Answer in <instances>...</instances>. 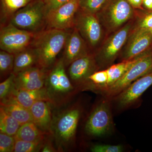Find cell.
Segmentation results:
<instances>
[{
    "mask_svg": "<svg viewBox=\"0 0 152 152\" xmlns=\"http://www.w3.org/2000/svg\"><path fill=\"white\" fill-rule=\"evenodd\" d=\"M62 58L57 60L47 73L44 88L49 102L53 107L61 108L67 105L80 91L72 83L66 73Z\"/></svg>",
    "mask_w": 152,
    "mask_h": 152,
    "instance_id": "cell-1",
    "label": "cell"
},
{
    "mask_svg": "<svg viewBox=\"0 0 152 152\" xmlns=\"http://www.w3.org/2000/svg\"><path fill=\"white\" fill-rule=\"evenodd\" d=\"M81 113L80 107L73 104L53 114L51 134L58 152L66 151L72 146Z\"/></svg>",
    "mask_w": 152,
    "mask_h": 152,
    "instance_id": "cell-2",
    "label": "cell"
},
{
    "mask_svg": "<svg viewBox=\"0 0 152 152\" xmlns=\"http://www.w3.org/2000/svg\"><path fill=\"white\" fill-rule=\"evenodd\" d=\"M69 31L48 28L35 34L30 46L37 53L39 66L48 70L53 66L64 48Z\"/></svg>",
    "mask_w": 152,
    "mask_h": 152,
    "instance_id": "cell-3",
    "label": "cell"
},
{
    "mask_svg": "<svg viewBox=\"0 0 152 152\" xmlns=\"http://www.w3.org/2000/svg\"><path fill=\"white\" fill-rule=\"evenodd\" d=\"M134 19L119 29L106 36L99 48L94 53L100 70L109 67L119 57L132 29Z\"/></svg>",
    "mask_w": 152,
    "mask_h": 152,
    "instance_id": "cell-4",
    "label": "cell"
},
{
    "mask_svg": "<svg viewBox=\"0 0 152 152\" xmlns=\"http://www.w3.org/2000/svg\"><path fill=\"white\" fill-rule=\"evenodd\" d=\"M135 14V9L127 0H109L96 15L107 36L133 20Z\"/></svg>",
    "mask_w": 152,
    "mask_h": 152,
    "instance_id": "cell-5",
    "label": "cell"
},
{
    "mask_svg": "<svg viewBox=\"0 0 152 152\" xmlns=\"http://www.w3.org/2000/svg\"><path fill=\"white\" fill-rule=\"evenodd\" d=\"M47 16L43 0H35L15 13L9 23L21 29L37 34L47 25Z\"/></svg>",
    "mask_w": 152,
    "mask_h": 152,
    "instance_id": "cell-6",
    "label": "cell"
},
{
    "mask_svg": "<svg viewBox=\"0 0 152 152\" xmlns=\"http://www.w3.org/2000/svg\"><path fill=\"white\" fill-rule=\"evenodd\" d=\"M74 28L77 30L93 53L99 48L106 37L96 15L79 9L75 17Z\"/></svg>",
    "mask_w": 152,
    "mask_h": 152,
    "instance_id": "cell-7",
    "label": "cell"
},
{
    "mask_svg": "<svg viewBox=\"0 0 152 152\" xmlns=\"http://www.w3.org/2000/svg\"><path fill=\"white\" fill-rule=\"evenodd\" d=\"M152 69V50L139 57L124 75L102 94L110 100L122 92L142 76Z\"/></svg>",
    "mask_w": 152,
    "mask_h": 152,
    "instance_id": "cell-8",
    "label": "cell"
},
{
    "mask_svg": "<svg viewBox=\"0 0 152 152\" xmlns=\"http://www.w3.org/2000/svg\"><path fill=\"white\" fill-rule=\"evenodd\" d=\"M35 35L10 23L3 25L0 30V48L1 50L16 54L31 46Z\"/></svg>",
    "mask_w": 152,
    "mask_h": 152,
    "instance_id": "cell-9",
    "label": "cell"
},
{
    "mask_svg": "<svg viewBox=\"0 0 152 152\" xmlns=\"http://www.w3.org/2000/svg\"><path fill=\"white\" fill-rule=\"evenodd\" d=\"M108 100L98 104L90 114L85 125L87 134L94 137H102L111 131L113 123Z\"/></svg>",
    "mask_w": 152,
    "mask_h": 152,
    "instance_id": "cell-10",
    "label": "cell"
},
{
    "mask_svg": "<svg viewBox=\"0 0 152 152\" xmlns=\"http://www.w3.org/2000/svg\"><path fill=\"white\" fill-rule=\"evenodd\" d=\"M151 50V30L132 29L119 57L121 61H128L140 56Z\"/></svg>",
    "mask_w": 152,
    "mask_h": 152,
    "instance_id": "cell-11",
    "label": "cell"
},
{
    "mask_svg": "<svg viewBox=\"0 0 152 152\" xmlns=\"http://www.w3.org/2000/svg\"><path fill=\"white\" fill-rule=\"evenodd\" d=\"M79 9V0H70L47 14L49 28L69 31L74 27L75 17Z\"/></svg>",
    "mask_w": 152,
    "mask_h": 152,
    "instance_id": "cell-12",
    "label": "cell"
},
{
    "mask_svg": "<svg viewBox=\"0 0 152 152\" xmlns=\"http://www.w3.org/2000/svg\"><path fill=\"white\" fill-rule=\"evenodd\" d=\"M99 70L94 54L91 53L71 63L68 69V76L73 85L80 91V87L89 76Z\"/></svg>",
    "mask_w": 152,
    "mask_h": 152,
    "instance_id": "cell-13",
    "label": "cell"
},
{
    "mask_svg": "<svg viewBox=\"0 0 152 152\" xmlns=\"http://www.w3.org/2000/svg\"><path fill=\"white\" fill-rule=\"evenodd\" d=\"M152 85V69L131 84L126 89L113 99L118 107L127 108L136 102Z\"/></svg>",
    "mask_w": 152,
    "mask_h": 152,
    "instance_id": "cell-14",
    "label": "cell"
},
{
    "mask_svg": "<svg viewBox=\"0 0 152 152\" xmlns=\"http://www.w3.org/2000/svg\"><path fill=\"white\" fill-rule=\"evenodd\" d=\"M48 70L36 66L14 74V88L20 90H35L42 88L45 86Z\"/></svg>",
    "mask_w": 152,
    "mask_h": 152,
    "instance_id": "cell-15",
    "label": "cell"
},
{
    "mask_svg": "<svg viewBox=\"0 0 152 152\" xmlns=\"http://www.w3.org/2000/svg\"><path fill=\"white\" fill-rule=\"evenodd\" d=\"M86 43L75 28L70 32L64 47L62 58L65 66L75 60L91 53Z\"/></svg>",
    "mask_w": 152,
    "mask_h": 152,
    "instance_id": "cell-16",
    "label": "cell"
},
{
    "mask_svg": "<svg viewBox=\"0 0 152 152\" xmlns=\"http://www.w3.org/2000/svg\"><path fill=\"white\" fill-rule=\"evenodd\" d=\"M49 102L45 88L35 90H20L14 88L7 96L1 100V103H15L29 109L39 101Z\"/></svg>",
    "mask_w": 152,
    "mask_h": 152,
    "instance_id": "cell-17",
    "label": "cell"
},
{
    "mask_svg": "<svg viewBox=\"0 0 152 152\" xmlns=\"http://www.w3.org/2000/svg\"><path fill=\"white\" fill-rule=\"evenodd\" d=\"M52 107L49 102L41 100L36 102L29 109L33 122L42 131L51 135Z\"/></svg>",
    "mask_w": 152,
    "mask_h": 152,
    "instance_id": "cell-18",
    "label": "cell"
},
{
    "mask_svg": "<svg viewBox=\"0 0 152 152\" xmlns=\"http://www.w3.org/2000/svg\"><path fill=\"white\" fill-rule=\"evenodd\" d=\"M36 66H38L37 56L34 49L30 46L15 55L13 73H18Z\"/></svg>",
    "mask_w": 152,
    "mask_h": 152,
    "instance_id": "cell-19",
    "label": "cell"
},
{
    "mask_svg": "<svg viewBox=\"0 0 152 152\" xmlns=\"http://www.w3.org/2000/svg\"><path fill=\"white\" fill-rule=\"evenodd\" d=\"M50 134L45 132L40 129L33 122L21 125L16 134L15 140L27 142L43 141Z\"/></svg>",
    "mask_w": 152,
    "mask_h": 152,
    "instance_id": "cell-20",
    "label": "cell"
},
{
    "mask_svg": "<svg viewBox=\"0 0 152 152\" xmlns=\"http://www.w3.org/2000/svg\"><path fill=\"white\" fill-rule=\"evenodd\" d=\"M140 56L128 61H121V62L113 64L107 68L108 78L105 88L101 94L102 95L106 90L121 78Z\"/></svg>",
    "mask_w": 152,
    "mask_h": 152,
    "instance_id": "cell-21",
    "label": "cell"
},
{
    "mask_svg": "<svg viewBox=\"0 0 152 152\" xmlns=\"http://www.w3.org/2000/svg\"><path fill=\"white\" fill-rule=\"evenodd\" d=\"M1 107L21 125L33 122L29 109L15 103H1Z\"/></svg>",
    "mask_w": 152,
    "mask_h": 152,
    "instance_id": "cell-22",
    "label": "cell"
},
{
    "mask_svg": "<svg viewBox=\"0 0 152 152\" xmlns=\"http://www.w3.org/2000/svg\"><path fill=\"white\" fill-rule=\"evenodd\" d=\"M31 0H1V22L6 24L17 11L26 6Z\"/></svg>",
    "mask_w": 152,
    "mask_h": 152,
    "instance_id": "cell-23",
    "label": "cell"
},
{
    "mask_svg": "<svg viewBox=\"0 0 152 152\" xmlns=\"http://www.w3.org/2000/svg\"><path fill=\"white\" fill-rule=\"evenodd\" d=\"M21 125L0 107V133L15 137Z\"/></svg>",
    "mask_w": 152,
    "mask_h": 152,
    "instance_id": "cell-24",
    "label": "cell"
},
{
    "mask_svg": "<svg viewBox=\"0 0 152 152\" xmlns=\"http://www.w3.org/2000/svg\"><path fill=\"white\" fill-rule=\"evenodd\" d=\"M132 29H152V11L136 10Z\"/></svg>",
    "mask_w": 152,
    "mask_h": 152,
    "instance_id": "cell-25",
    "label": "cell"
},
{
    "mask_svg": "<svg viewBox=\"0 0 152 152\" xmlns=\"http://www.w3.org/2000/svg\"><path fill=\"white\" fill-rule=\"evenodd\" d=\"M15 55L5 51L0 52V74L1 80H4L13 71Z\"/></svg>",
    "mask_w": 152,
    "mask_h": 152,
    "instance_id": "cell-26",
    "label": "cell"
},
{
    "mask_svg": "<svg viewBox=\"0 0 152 152\" xmlns=\"http://www.w3.org/2000/svg\"><path fill=\"white\" fill-rule=\"evenodd\" d=\"M109 0H79V9L89 13L97 14Z\"/></svg>",
    "mask_w": 152,
    "mask_h": 152,
    "instance_id": "cell-27",
    "label": "cell"
},
{
    "mask_svg": "<svg viewBox=\"0 0 152 152\" xmlns=\"http://www.w3.org/2000/svg\"><path fill=\"white\" fill-rule=\"evenodd\" d=\"M45 139L43 141L37 142H27L20 140H15L14 152H37L41 151Z\"/></svg>",
    "mask_w": 152,
    "mask_h": 152,
    "instance_id": "cell-28",
    "label": "cell"
},
{
    "mask_svg": "<svg viewBox=\"0 0 152 152\" xmlns=\"http://www.w3.org/2000/svg\"><path fill=\"white\" fill-rule=\"evenodd\" d=\"M15 143V137L0 133V152H14Z\"/></svg>",
    "mask_w": 152,
    "mask_h": 152,
    "instance_id": "cell-29",
    "label": "cell"
},
{
    "mask_svg": "<svg viewBox=\"0 0 152 152\" xmlns=\"http://www.w3.org/2000/svg\"><path fill=\"white\" fill-rule=\"evenodd\" d=\"M15 74L12 73L0 84V99L2 100L7 96L14 87Z\"/></svg>",
    "mask_w": 152,
    "mask_h": 152,
    "instance_id": "cell-30",
    "label": "cell"
},
{
    "mask_svg": "<svg viewBox=\"0 0 152 152\" xmlns=\"http://www.w3.org/2000/svg\"><path fill=\"white\" fill-rule=\"evenodd\" d=\"M90 150L93 152H122L124 147L121 145L97 144L92 146Z\"/></svg>",
    "mask_w": 152,
    "mask_h": 152,
    "instance_id": "cell-31",
    "label": "cell"
},
{
    "mask_svg": "<svg viewBox=\"0 0 152 152\" xmlns=\"http://www.w3.org/2000/svg\"><path fill=\"white\" fill-rule=\"evenodd\" d=\"M70 1V0H43L47 14Z\"/></svg>",
    "mask_w": 152,
    "mask_h": 152,
    "instance_id": "cell-32",
    "label": "cell"
},
{
    "mask_svg": "<svg viewBox=\"0 0 152 152\" xmlns=\"http://www.w3.org/2000/svg\"><path fill=\"white\" fill-rule=\"evenodd\" d=\"M52 135L48 136L45 140L43 146L41 149V152H58L55 145L52 142V141L50 138Z\"/></svg>",
    "mask_w": 152,
    "mask_h": 152,
    "instance_id": "cell-33",
    "label": "cell"
},
{
    "mask_svg": "<svg viewBox=\"0 0 152 152\" xmlns=\"http://www.w3.org/2000/svg\"><path fill=\"white\" fill-rule=\"evenodd\" d=\"M133 8L135 10H142L143 0H127Z\"/></svg>",
    "mask_w": 152,
    "mask_h": 152,
    "instance_id": "cell-34",
    "label": "cell"
},
{
    "mask_svg": "<svg viewBox=\"0 0 152 152\" xmlns=\"http://www.w3.org/2000/svg\"><path fill=\"white\" fill-rule=\"evenodd\" d=\"M142 7L145 10L152 11V0H143Z\"/></svg>",
    "mask_w": 152,
    "mask_h": 152,
    "instance_id": "cell-35",
    "label": "cell"
},
{
    "mask_svg": "<svg viewBox=\"0 0 152 152\" xmlns=\"http://www.w3.org/2000/svg\"><path fill=\"white\" fill-rule=\"evenodd\" d=\"M151 32H152V29L151 30Z\"/></svg>",
    "mask_w": 152,
    "mask_h": 152,
    "instance_id": "cell-36",
    "label": "cell"
}]
</instances>
